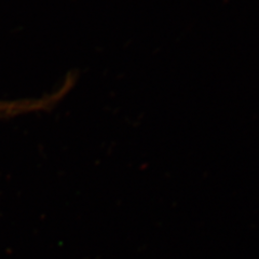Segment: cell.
I'll list each match as a JSON object with an SVG mask.
<instances>
[{"mask_svg":"<svg viewBox=\"0 0 259 259\" xmlns=\"http://www.w3.org/2000/svg\"><path fill=\"white\" fill-rule=\"evenodd\" d=\"M69 88L68 82H62L38 94L0 97V119H11L50 110L62 101Z\"/></svg>","mask_w":259,"mask_h":259,"instance_id":"6da1fadb","label":"cell"}]
</instances>
